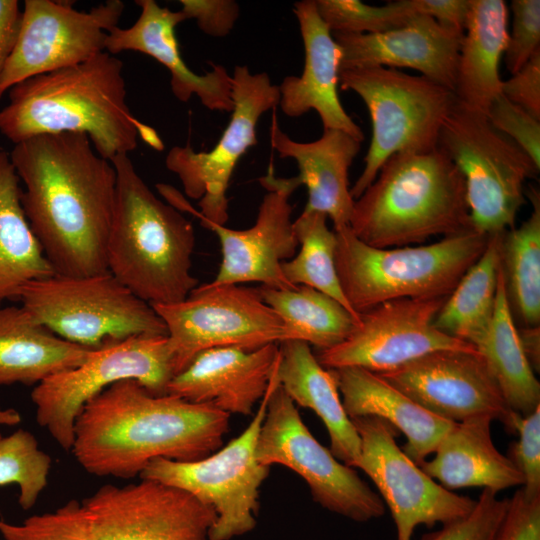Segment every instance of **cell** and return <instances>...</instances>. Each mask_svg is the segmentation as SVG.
<instances>
[{
  "label": "cell",
  "mask_w": 540,
  "mask_h": 540,
  "mask_svg": "<svg viewBox=\"0 0 540 540\" xmlns=\"http://www.w3.org/2000/svg\"><path fill=\"white\" fill-rule=\"evenodd\" d=\"M21 306L57 336L89 348L138 335H167L153 307L109 271L91 276L53 274L20 291Z\"/></svg>",
  "instance_id": "cell-9"
},
{
  "label": "cell",
  "mask_w": 540,
  "mask_h": 540,
  "mask_svg": "<svg viewBox=\"0 0 540 540\" xmlns=\"http://www.w3.org/2000/svg\"><path fill=\"white\" fill-rule=\"evenodd\" d=\"M474 347L484 358L509 408L522 416L540 406V383L521 347L499 269L494 312Z\"/></svg>",
  "instance_id": "cell-32"
},
{
  "label": "cell",
  "mask_w": 540,
  "mask_h": 540,
  "mask_svg": "<svg viewBox=\"0 0 540 540\" xmlns=\"http://www.w3.org/2000/svg\"><path fill=\"white\" fill-rule=\"evenodd\" d=\"M110 161L117 191L107 242L108 271L150 305L183 301L198 286L191 273L192 223L152 192L128 155Z\"/></svg>",
  "instance_id": "cell-5"
},
{
  "label": "cell",
  "mask_w": 540,
  "mask_h": 540,
  "mask_svg": "<svg viewBox=\"0 0 540 540\" xmlns=\"http://www.w3.org/2000/svg\"><path fill=\"white\" fill-rule=\"evenodd\" d=\"M501 236L489 235L483 254L459 280L434 320L435 328L473 346L488 328L494 312Z\"/></svg>",
  "instance_id": "cell-35"
},
{
  "label": "cell",
  "mask_w": 540,
  "mask_h": 540,
  "mask_svg": "<svg viewBox=\"0 0 540 540\" xmlns=\"http://www.w3.org/2000/svg\"><path fill=\"white\" fill-rule=\"evenodd\" d=\"M487 416L456 422L441 439L434 457L420 468L448 490L483 487L496 493L523 485V477L495 447Z\"/></svg>",
  "instance_id": "cell-28"
},
{
  "label": "cell",
  "mask_w": 540,
  "mask_h": 540,
  "mask_svg": "<svg viewBox=\"0 0 540 540\" xmlns=\"http://www.w3.org/2000/svg\"><path fill=\"white\" fill-rule=\"evenodd\" d=\"M447 297L381 303L359 314L345 340L315 356L327 369L359 367L385 373L437 350L477 351L435 328V317Z\"/></svg>",
  "instance_id": "cell-16"
},
{
  "label": "cell",
  "mask_w": 540,
  "mask_h": 540,
  "mask_svg": "<svg viewBox=\"0 0 540 540\" xmlns=\"http://www.w3.org/2000/svg\"><path fill=\"white\" fill-rule=\"evenodd\" d=\"M339 84L359 95L372 122L364 169L350 188L354 200L393 154L436 148L442 126L457 102L453 91L435 81L388 67L341 71Z\"/></svg>",
  "instance_id": "cell-7"
},
{
  "label": "cell",
  "mask_w": 540,
  "mask_h": 540,
  "mask_svg": "<svg viewBox=\"0 0 540 540\" xmlns=\"http://www.w3.org/2000/svg\"><path fill=\"white\" fill-rule=\"evenodd\" d=\"M151 306L166 326L176 374L207 349L253 350L286 339L283 321L265 303L259 289L242 284L206 283L183 301Z\"/></svg>",
  "instance_id": "cell-13"
},
{
  "label": "cell",
  "mask_w": 540,
  "mask_h": 540,
  "mask_svg": "<svg viewBox=\"0 0 540 540\" xmlns=\"http://www.w3.org/2000/svg\"><path fill=\"white\" fill-rule=\"evenodd\" d=\"M305 51L300 76H286L279 87V105L289 117L315 110L324 129H337L363 141L361 128L344 110L338 95L341 48L318 14L315 0L294 3Z\"/></svg>",
  "instance_id": "cell-24"
},
{
  "label": "cell",
  "mask_w": 540,
  "mask_h": 540,
  "mask_svg": "<svg viewBox=\"0 0 540 540\" xmlns=\"http://www.w3.org/2000/svg\"><path fill=\"white\" fill-rule=\"evenodd\" d=\"M486 116L497 130L520 146L540 168V120L503 94L493 100Z\"/></svg>",
  "instance_id": "cell-43"
},
{
  "label": "cell",
  "mask_w": 540,
  "mask_h": 540,
  "mask_svg": "<svg viewBox=\"0 0 540 540\" xmlns=\"http://www.w3.org/2000/svg\"><path fill=\"white\" fill-rule=\"evenodd\" d=\"M19 182L9 153L0 148V306L19 300L27 283L55 274L25 216Z\"/></svg>",
  "instance_id": "cell-31"
},
{
  "label": "cell",
  "mask_w": 540,
  "mask_h": 540,
  "mask_svg": "<svg viewBox=\"0 0 540 540\" xmlns=\"http://www.w3.org/2000/svg\"><path fill=\"white\" fill-rule=\"evenodd\" d=\"M21 16L17 0H0V75L16 44Z\"/></svg>",
  "instance_id": "cell-48"
},
{
  "label": "cell",
  "mask_w": 540,
  "mask_h": 540,
  "mask_svg": "<svg viewBox=\"0 0 540 540\" xmlns=\"http://www.w3.org/2000/svg\"><path fill=\"white\" fill-rule=\"evenodd\" d=\"M123 62L106 51L14 85L0 109V134L13 144L44 134L85 133L107 160L137 147L141 124L127 104Z\"/></svg>",
  "instance_id": "cell-3"
},
{
  "label": "cell",
  "mask_w": 540,
  "mask_h": 540,
  "mask_svg": "<svg viewBox=\"0 0 540 540\" xmlns=\"http://www.w3.org/2000/svg\"><path fill=\"white\" fill-rule=\"evenodd\" d=\"M327 216L316 211H304L293 221L299 251L282 263L288 283L314 288L341 303L355 316L340 286L336 263V234L327 225Z\"/></svg>",
  "instance_id": "cell-36"
},
{
  "label": "cell",
  "mask_w": 540,
  "mask_h": 540,
  "mask_svg": "<svg viewBox=\"0 0 540 540\" xmlns=\"http://www.w3.org/2000/svg\"><path fill=\"white\" fill-rule=\"evenodd\" d=\"M278 360L279 343L253 350L207 349L173 377L167 394L211 405L229 415L248 416L265 396Z\"/></svg>",
  "instance_id": "cell-22"
},
{
  "label": "cell",
  "mask_w": 540,
  "mask_h": 540,
  "mask_svg": "<svg viewBox=\"0 0 540 540\" xmlns=\"http://www.w3.org/2000/svg\"><path fill=\"white\" fill-rule=\"evenodd\" d=\"M93 349L57 336L22 306H0V385H37L82 364Z\"/></svg>",
  "instance_id": "cell-29"
},
{
  "label": "cell",
  "mask_w": 540,
  "mask_h": 540,
  "mask_svg": "<svg viewBox=\"0 0 540 540\" xmlns=\"http://www.w3.org/2000/svg\"><path fill=\"white\" fill-rule=\"evenodd\" d=\"M271 384L249 425L227 445L194 461L155 458L139 475L182 489L212 507L216 520L209 540H231L256 526L259 490L270 472L258 461L256 446Z\"/></svg>",
  "instance_id": "cell-11"
},
{
  "label": "cell",
  "mask_w": 540,
  "mask_h": 540,
  "mask_svg": "<svg viewBox=\"0 0 540 540\" xmlns=\"http://www.w3.org/2000/svg\"><path fill=\"white\" fill-rule=\"evenodd\" d=\"M526 195L530 216L503 232L500 241L504 290L517 328L540 326V193L530 186Z\"/></svg>",
  "instance_id": "cell-33"
},
{
  "label": "cell",
  "mask_w": 540,
  "mask_h": 540,
  "mask_svg": "<svg viewBox=\"0 0 540 540\" xmlns=\"http://www.w3.org/2000/svg\"><path fill=\"white\" fill-rule=\"evenodd\" d=\"M186 20L195 19L201 31L212 37H225L233 29L240 9L233 0H180Z\"/></svg>",
  "instance_id": "cell-45"
},
{
  "label": "cell",
  "mask_w": 540,
  "mask_h": 540,
  "mask_svg": "<svg viewBox=\"0 0 540 540\" xmlns=\"http://www.w3.org/2000/svg\"><path fill=\"white\" fill-rule=\"evenodd\" d=\"M509 9L503 0H470L456 74L455 95L487 114L501 93L499 63L508 38Z\"/></svg>",
  "instance_id": "cell-30"
},
{
  "label": "cell",
  "mask_w": 540,
  "mask_h": 540,
  "mask_svg": "<svg viewBox=\"0 0 540 540\" xmlns=\"http://www.w3.org/2000/svg\"><path fill=\"white\" fill-rule=\"evenodd\" d=\"M512 442L506 455L523 477L522 492L528 500L540 497V406L522 416L515 413Z\"/></svg>",
  "instance_id": "cell-41"
},
{
  "label": "cell",
  "mask_w": 540,
  "mask_h": 540,
  "mask_svg": "<svg viewBox=\"0 0 540 540\" xmlns=\"http://www.w3.org/2000/svg\"><path fill=\"white\" fill-rule=\"evenodd\" d=\"M521 347L535 372L540 369V326L517 328Z\"/></svg>",
  "instance_id": "cell-49"
},
{
  "label": "cell",
  "mask_w": 540,
  "mask_h": 540,
  "mask_svg": "<svg viewBox=\"0 0 540 540\" xmlns=\"http://www.w3.org/2000/svg\"><path fill=\"white\" fill-rule=\"evenodd\" d=\"M493 540H540V497L528 500L517 490Z\"/></svg>",
  "instance_id": "cell-44"
},
{
  "label": "cell",
  "mask_w": 540,
  "mask_h": 540,
  "mask_svg": "<svg viewBox=\"0 0 540 540\" xmlns=\"http://www.w3.org/2000/svg\"><path fill=\"white\" fill-rule=\"evenodd\" d=\"M270 142L281 158H292L299 168L297 175L305 185L308 200L304 211L325 214L333 230L349 225L354 199L349 187V168L361 148V141L344 131L324 129L312 142L292 140L273 117Z\"/></svg>",
  "instance_id": "cell-25"
},
{
  "label": "cell",
  "mask_w": 540,
  "mask_h": 540,
  "mask_svg": "<svg viewBox=\"0 0 540 540\" xmlns=\"http://www.w3.org/2000/svg\"><path fill=\"white\" fill-rule=\"evenodd\" d=\"M501 93L540 120V50L511 78L502 81Z\"/></svg>",
  "instance_id": "cell-46"
},
{
  "label": "cell",
  "mask_w": 540,
  "mask_h": 540,
  "mask_svg": "<svg viewBox=\"0 0 540 540\" xmlns=\"http://www.w3.org/2000/svg\"><path fill=\"white\" fill-rule=\"evenodd\" d=\"M319 16L332 34H374L404 25L414 14L411 0L382 6L359 0H315Z\"/></svg>",
  "instance_id": "cell-38"
},
{
  "label": "cell",
  "mask_w": 540,
  "mask_h": 540,
  "mask_svg": "<svg viewBox=\"0 0 540 540\" xmlns=\"http://www.w3.org/2000/svg\"><path fill=\"white\" fill-rule=\"evenodd\" d=\"M510 8L512 29L503 56L507 70L514 74L540 50V1L513 0Z\"/></svg>",
  "instance_id": "cell-42"
},
{
  "label": "cell",
  "mask_w": 540,
  "mask_h": 540,
  "mask_svg": "<svg viewBox=\"0 0 540 540\" xmlns=\"http://www.w3.org/2000/svg\"><path fill=\"white\" fill-rule=\"evenodd\" d=\"M276 377L296 405L311 409L322 420L331 453L342 463L358 468L360 437L343 407L332 370L318 362L310 345L299 340L280 342Z\"/></svg>",
  "instance_id": "cell-27"
},
{
  "label": "cell",
  "mask_w": 540,
  "mask_h": 540,
  "mask_svg": "<svg viewBox=\"0 0 540 540\" xmlns=\"http://www.w3.org/2000/svg\"><path fill=\"white\" fill-rule=\"evenodd\" d=\"M496 494L483 489L466 516L424 534L420 540H493L509 502V498L499 499Z\"/></svg>",
  "instance_id": "cell-40"
},
{
  "label": "cell",
  "mask_w": 540,
  "mask_h": 540,
  "mask_svg": "<svg viewBox=\"0 0 540 540\" xmlns=\"http://www.w3.org/2000/svg\"><path fill=\"white\" fill-rule=\"evenodd\" d=\"M348 226L376 248L411 246L472 229L464 177L438 147L393 154L354 201Z\"/></svg>",
  "instance_id": "cell-4"
},
{
  "label": "cell",
  "mask_w": 540,
  "mask_h": 540,
  "mask_svg": "<svg viewBox=\"0 0 540 540\" xmlns=\"http://www.w3.org/2000/svg\"><path fill=\"white\" fill-rule=\"evenodd\" d=\"M437 147L464 177L472 227L486 235L513 228L525 203L524 183L540 170L531 157L485 114L458 99L442 126Z\"/></svg>",
  "instance_id": "cell-8"
},
{
  "label": "cell",
  "mask_w": 540,
  "mask_h": 540,
  "mask_svg": "<svg viewBox=\"0 0 540 540\" xmlns=\"http://www.w3.org/2000/svg\"><path fill=\"white\" fill-rule=\"evenodd\" d=\"M9 156L24 185L25 216L54 272H107L117 191L111 161L79 132L32 137L14 144Z\"/></svg>",
  "instance_id": "cell-1"
},
{
  "label": "cell",
  "mask_w": 540,
  "mask_h": 540,
  "mask_svg": "<svg viewBox=\"0 0 540 540\" xmlns=\"http://www.w3.org/2000/svg\"><path fill=\"white\" fill-rule=\"evenodd\" d=\"M0 535L4 540H99L82 503L76 500L30 516L21 524L0 520Z\"/></svg>",
  "instance_id": "cell-39"
},
{
  "label": "cell",
  "mask_w": 540,
  "mask_h": 540,
  "mask_svg": "<svg viewBox=\"0 0 540 540\" xmlns=\"http://www.w3.org/2000/svg\"><path fill=\"white\" fill-rule=\"evenodd\" d=\"M176 375L167 335H138L108 341L75 368L35 386L31 399L36 420L65 451H71L74 423L83 407L112 384L133 379L150 393L167 394Z\"/></svg>",
  "instance_id": "cell-10"
},
{
  "label": "cell",
  "mask_w": 540,
  "mask_h": 540,
  "mask_svg": "<svg viewBox=\"0 0 540 540\" xmlns=\"http://www.w3.org/2000/svg\"><path fill=\"white\" fill-rule=\"evenodd\" d=\"M334 231L340 286L358 316L390 300L449 296L489 240L472 228L429 245L376 248L360 241L349 226Z\"/></svg>",
  "instance_id": "cell-6"
},
{
  "label": "cell",
  "mask_w": 540,
  "mask_h": 540,
  "mask_svg": "<svg viewBox=\"0 0 540 540\" xmlns=\"http://www.w3.org/2000/svg\"><path fill=\"white\" fill-rule=\"evenodd\" d=\"M230 416L125 379L83 407L71 452L92 475L133 478L155 458L194 461L212 454L223 444Z\"/></svg>",
  "instance_id": "cell-2"
},
{
  "label": "cell",
  "mask_w": 540,
  "mask_h": 540,
  "mask_svg": "<svg viewBox=\"0 0 540 540\" xmlns=\"http://www.w3.org/2000/svg\"><path fill=\"white\" fill-rule=\"evenodd\" d=\"M266 190L255 223L244 230L200 219L220 243L221 263L211 286L258 282L274 289L293 288L285 279L282 263L294 257L299 247L290 197L301 186L298 176L276 177L272 164L259 178ZM296 287V286H295Z\"/></svg>",
  "instance_id": "cell-20"
},
{
  "label": "cell",
  "mask_w": 540,
  "mask_h": 540,
  "mask_svg": "<svg viewBox=\"0 0 540 540\" xmlns=\"http://www.w3.org/2000/svg\"><path fill=\"white\" fill-rule=\"evenodd\" d=\"M125 4L108 0L89 11L68 1L25 0L16 44L0 75V99L31 77L83 63L105 51Z\"/></svg>",
  "instance_id": "cell-15"
},
{
  "label": "cell",
  "mask_w": 540,
  "mask_h": 540,
  "mask_svg": "<svg viewBox=\"0 0 540 540\" xmlns=\"http://www.w3.org/2000/svg\"><path fill=\"white\" fill-rule=\"evenodd\" d=\"M258 289L283 321L285 340L303 341L318 350L329 349L345 340L359 321L337 300L308 286Z\"/></svg>",
  "instance_id": "cell-34"
},
{
  "label": "cell",
  "mask_w": 540,
  "mask_h": 540,
  "mask_svg": "<svg viewBox=\"0 0 540 540\" xmlns=\"http://www.w3.org/2000/svg\"><path fill=\"white\" fill-rule=\"evenodd\" d=\"M138 135L142 137V139L147 142L150 146H152L154 149L162 150L163 149V143L160 140L159 136L157 135L156 131L152 129L151 127L141 123L138 128Z\"/></svg>",
  "instance_id": "cell-50"
},
{
  "label": "cell",
  "mask_w": 540,
  "mask_h": 540,
  "mask_svg": "<svg viewBox=\"0 0 540 540\" xmlns=\"http://www.w3.org/2000/svg\"><path fill=\"white\" fill-rule=\"evenodd\" d=\"M232 78L234 103L230 121L216 145L206 152H196L189 145L172 147L165 159L175 173L185 194L198 200L199 211L180 200L178 207L199 219L225 225L228 220L227 190L240 158L257 143L259 118L279 105V87L265 72L252 74L247 66H236Z\"/></svg>",
  "instance_id": "cell-14"
},
{
  "label": "cell",
  "mask_w": 540,
  "mask_h": 540,
  "mask_svg": "<svg viewBox=\"0 0 540 540\" xmlns=\"http://www.w3.org/2000/svg\"><path fill=\"white\" fill-rule=\"evenodd\" d=\"M21 421L20 414L14 409H1L0 408V424L4 425H16ZM0 434V438H1Z\"/></svg>",
  "instance_id": "cell-51"
},
{
  "label": "cell",
  "mask_w": 540,
  "mask_h": 540,
  "mask_svg": "<svg viewBox=\"0 0 540 540\" xmlns=\"http://www.w3.org/2000/svg\"><path fill=\"white\" fill-rule=\"evenodd\" d=\"M378 374L439 417L461 422L487 416L500 420L512 432L516 412L507 405L478 351L437 350Z\"/></svg>",
  "instance_id": "cell-19"
},
{
  "label": "cell",
  "mask_w": 540,
  "mask_h": 540,
  "mask_svg": "<svg viewBox=\"0 0 540 540\" xmlns=\"http://www.w3.org/2000/svg\"><path fill=\"white\" fill-rule=\"evenodd\" d=\"M331 370L349 418L374 416L391 424L405 435L402 450L417 465L434 453L456 423L424 409L378 373L359 367Z\"/></svg>",
  "instance_id": "cell-26"
},
{
  "label": "cell",
  "mask_w": 540,
  "mask_h": 540,
  "mask_svg": "<svg viewBox=\"0 0 540 540\" xmlns=\"http://www.w3.org/2000/svg\"><path fill=\"white\" fill-rule=\"evenodd\" d=\"M141 9L136 22L128 28L119 26L107 33L105 51L115 55L123 51L146 54L165 66L171 75L173 95L187 102L196 95L209 110L231 112L232 78L225 67L213 65L211 71L194 73L181 56L176 26L185 21L183 13L161 7L154 0H137Z\"/></svg>",
  "instance_id": "cell-23"
},
{
  "label": "cell",
  "mask_w": 540,
  "mask_h": 540,
  "mask_svg": "<svg viewBox=\"0 0 540 540\" xmlns=\"http://www.w3.org/2000/svg\"><path fill=\"white\" fill-rule=\"evenodd\" d=\"M81 503L99 540H209L216 520L188 492L149 479L103 485Z\"/></svg>",
  "instance_id": "cell-18"
},
{
  "label": "cell",
  "mask_w": 540,
  "mask_h": 540,
  "mask_svg": "<svg viewBox=\"0 0 540 540\" xmlns=\"http://www.w3.org/2000/svg\"><path fill=\"white\" fill-rule=\"evenodd\" d=\"M414 12L429 16L440 25L465 31L470 0H411Z\"/></svg>",
  "instance_id": "cell-47"
},
{
  "label": "cell",
  "mask_w": 540,
  "mask_h": 540,
  "mask_svg": "<svg viewBox=\"0 0 540 540\" xmlns=\"http://www.w3.org/2000/svg\"><path fill=\"white\" fill-rule=\"evenodd\" d=\"M51 457L39 448L34 435L19 429L0 438V486L16 484L18 503L24 509L32 508L48 482Z\"/></svg>",
  "instance_id": "cell-37"
},
{
  "label": "cell",
  "mask_w": 540,
  "mask_h": 540,
  "mask_svg": "<svg viewBox=\"0 0 540 540\" xmlns=\"http://www.w3.org/2000/svg\"><path fill=\"white\" fill-rule=\"evenodd\" d=\"M256 457L263 465L279 464L297 473L307 483L313 500L333 513L357 522L385 513L381 497L354 468L339 461L312 435L296 404L278 383L276 371L258 435Z\"/></svg>",
  "instance_id": "cell-12"
},
{
  "label": "cell",
  "mask_w": 540,
  "mask_h": 540,
  "mask_svg": "<svg viewBox=\"0 0 540 540\" xmlns=\"http://www.w3.org/2000/svg\"><path fill=\"white\" fill-rule=\"evenodd\" d=\"M332 35L341 48L339 73L369 67L410 68L455 93L463 32L416 13L386 32Z\"/></svg>",
  "instance_id": "cell-21"
},
{
  "label": "cell",
  "mask_w": 540,
  "mask_h": 540,
  "mask_svg": "<svg viewBox=\"0 0 540 540\" xmlns=\"http://www.w3.org/2000/svg\"><path fill=\"white\" fill-rule=\"evenodd\" d=\"M361 441L358 468L374 482L390 509L397 540H411L419 525L433 527L466 516L476 500L458 495L428 476L397 445V430L385 420L351 419Z\"/></svg>",
  "instance_id": "cell-17"
}]
</instances>
